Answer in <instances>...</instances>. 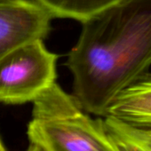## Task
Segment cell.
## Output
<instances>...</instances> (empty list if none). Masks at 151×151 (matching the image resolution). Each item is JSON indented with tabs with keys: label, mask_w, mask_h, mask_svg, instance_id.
Here are the masks:
<instances>
[{
	"label": "cell",
	"mask_w": 151,
	"mask_h": 151,
	"mask_svg": "<svg viewBox=\"0 0 151 151\" xmlns=\"http://www.w3.org/2000/svg\"><path fill=\"white\" fill-rule=\"evenodd\" d=\"M106 116L135 127L151 129V72L123 90L109 105Z\"/></svg>",
	"instance_id": "cell-5"
},
{
	"label": "cell",
	"mask_w": 151,
	"mask_h": 151,
	"mask_svg": "<svg viewBox=\"0 0 151 151\" xmlns=\"http://www.w3.org/2000/svg\"><path fill=\"white\" fill-rule=\"evenodd\" d=\"M52 18L73 19L81 22L121 0H34Z\"/></svg>",
	"instance_id": "cell-6"
},
{
	"label": "cell",
	"mask_w": 151,
	"mask_h": 151,
	"mask_svg": "<svg viewBox=\"0 0 151 151\" xmlns=\"http://www.w3.org/2000/svg\"><path fill=\"white\" fill-rule=\"evenodd\" d=\"M52 17L34 0L0 1V59L28 42L43 39Z\"/></svg>",
	"instance_id": "cell-4"
},
{
	"label": "cell",
	"mask_w": 151,
	"mask_h": 151,
	"mask_svg": "<svg viewBox=\"0 0 151 151\" xmlns=\"http://www.w3.org/2000/svg\"><path fill=\"white\" fill-rule=\"evenodd\" d=\"M0 1H1V0H0Z\"/></svg>",
	"instance_id": "cell-10"
},
{
	"label": "cell",
	"mask_w": 151,
	"mask_h": 151,
	"mask_svg": "<svg viewBox=\"0 0 151 151\" xmlns=\"http://www.w3.org/2000/svg\"><path fill=\"white\" fill-rule=\"evenodd\" d=\"M30 143L45 151H117L102 118L93 119L56 82L33 101Z\"/></svg>",
	"instance_id": "cell-2"
},
{
	"label": "cell",
	"mask_w": 151,
	"mask_h": 151,
	"mask_svg": "<svg viewBox=\"0 0 151 151\" xmlns=\"http://www.w3.org/2000/svg\"><path fill=\"white\" fill-rule=\"evenodd\" d=\"M27 151H45L43 148H41L39 146L36 145V144H33V143H30Z\"/></svg>",
	"instance_id": "cell-8"
},
{
	"label": "cell",
	"mask_w": 151,
	"mask_h": 151,
	"mask_svg": "<svg viewBox=\"0 0 151 151\" xmlns=\"http://www.w3.org/2000/svg\"><path fill=\"white\" fill-rule=\"evenodd\" d=\"M0 151H6V147H5V145H4V143H3L1 138H0Z\"/></svg>",
	"instance_id": "cell-9"
},
{
	"label": "cell",
	"mask_w": 151,
	"mask_h": 151,
	"mask_svg": "<svg viewBox=\"0 0 151 151\" xmlns=\"http://www.w3.org/2000/svg\"><path fill=\"white\" fill-rule=\"evenodd\" d=\"M103 123L117 151H151V129L135 127L109 116Z\"/></svg>",
	"instance_id": "cell-7"
},
{
	"label": "cell",
	"mask_w": 151,
	"mask_h": 151,
	"mask_svg": "<svg viewBox=\"0 0 151 151\" xmlns=\"http://www.w3.org/2000/svg\"><path fill=\"white\" fill-rule=\"evenodd\" d=\"M67 66L73 96L104 117L113 100L151 66V0H121L82 22Z\"/></svg>",
	"instance_id": "cell-1"
},
{
	"label": "cell",
	"mask_w": 151,
	"mask_h": 151,
	"mask_svg": "<svg viewBox=\"0 0 151 151\" xmlns=\"http://www.w3.org/2000/svg\"><path fill=\"white\" fill-rule=\"evenodd\" d=\"M58 56L49 52L43 39L23 44L0 59V102L33 101L55 83Z\"/></svg>",
	"instance_id": "cell-3"
}]
</instances>
